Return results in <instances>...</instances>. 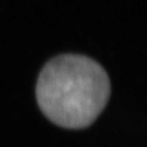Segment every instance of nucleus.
Returning a JSON list of instances; mask_svg holds the SVG:
<instances>
[{
  "instance_id": "obj_1",
  "label": "nucleus",
  "mask_w": 147,
  "mask_h": 147,
  "mask_svg": "<svg viewBox=\"0 0 147 147\" xmlns=\"http://www.w3.org/2000/svg\"><path fill=\"white\" fill-rule=\"evenodd\" d=\"M110 91L109 76L100 64L82 55L64 54L42 69L36 98L42 114L54 124L83 129L105 109Z\"/></svg>"
}]
</instances>
